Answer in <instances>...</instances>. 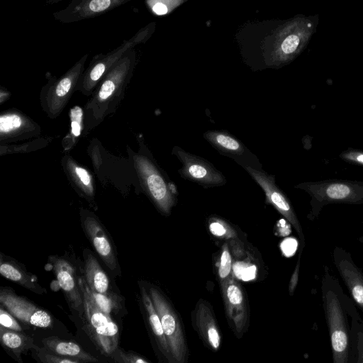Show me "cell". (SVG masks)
<instances>
[{
	"label": "cell",
	"mask_w": 363,
	"mask_h": 363,
	"mask_svg": "<svg viewBox=\"0 0 363 363\" xmlns=\"http://www.w3.org/2000/svg\"><path fill=\"white\" fill-rule=\"evenodd\" d=\"M321 296L333 362L349 363L351 326L360 315L354 301L344 292L339 280L328 266H325L322 277Z\"/></svg>",
	"instance_id": "cell-1"
},
{
	"label": "cell",
	"mask_w": 363,
	"mask_h": 363,
	"mask_svg": "<svg viewBox=\"0 0 363 363\" xmlns=\"http://www.w3.org/2000/svg\"><path fill=\"white\" fill-rule=\"evenodd\" d=\"M133 67V57L123 56L101 79L84 107V134L116 111L125 96Z\"/></svg>",
	"instance_id": "cell-2"
},
{
	"label": "cell",
	"mask_w": 363,
	"mask_h": 363,
	"mask_svg": "<svg viewBox=\"0 0 363 363\" xmlns=\"http://www.w3.org/2000/svg\"><path fill=\"white\" fill-rule=\"evenodd\" d=\"M295 188L303 190L310 196V211L307 218L317 219L323 208L330 204H363V182L345 179H325L298 184Z\"/></svg>",
	"instance_id": "cell-3"
},
{
	"label": "cell",
	"mask_w": 363,
	"mask_h": 363,
	"mask_svg": "<svg viewBox=\"0 0 363 363\" xmlns=\"http://www.w3.org/2000/svg\"><path fill=\"white\" fill-rule=\"evenodd\" d=\"M82 276L78 277L84 300L83 313L79 316L84 330L100 353L111 357L119 345V329L111 318L94 302L84 285Z\"/></svg>",
	"instance_id": "cell-4"
},
{
	"label": "cell",
	"mask_w": 363,
	"mask_h": 363,
	"mask_svg": "<svg viewBox=\"0 0 363 363\" xmlns=\"http://www.w3.org/2000/svg\"><path fill=\"white\" fill-rule=\"evenodd\" d=\"M135 162L147 195L162 213L170 214L179 195L176 184L150 152L138 155Z\"/></svg>",
	"instance_id": "cell-5"
},
{
	"label": "cell",
	"mask_w": 363,
	"mask_h": 363,
	"mask_svg": "<svg viewBox=\"0 0 363 363\" xmlns=\"http://www.w3.org/2000/svg\"><path fill=\"white\" fill-rule=\"evenodd\" d=\"M147 291L159 315L174 362H186L188 350L183 328L177 313L157 287L151 285L147 288Z\"/></svg>",
	"instance_id": "cell-6"
},
{
	"label": "cell",
	"mask_w": 363,
	"mask_h": 363,
	"mask_svg": "<svg viewBox=\"0 0 363 363\" xmlns=\"http://www.w3.org/2000/svg\"><path fill=\"white\" fill-rule=\"evenodd\" d=\"M244 169L263 190L266 202L271 204L297 233L301 242L298 256V258H301L306 245L303 228L289 199L276 184L275 177L267 173L263 169H255L249 166Z\"/></svg>",
	"instance_id": "cell-7"
},
{
	"label": "cell",
	"mask_w": 363,
	"mask_h": 363,
	"mask_svg": "<svg viewBox=\"0 0 363 363\" xmlns=\"http://www.w3.org/2000/svg\"><path fill=\"white\" fill-rule=\"evenodd\" d=\"M85 60L86 57L57 81L49 83L41 91V106L50 118H55L60 114L76 90L83 74Z\"/></svg>",
	"instance_id": "cell-8"
},
{
	"label": "cell",
	"mask_w": 363,
	"mask_h": 363,
	"mask_svg": "<svg viewBox=\"0 0 363 363\" xmlns=\"http://www.w3.org/2000/svg\"><path fill=\"white\" fill-rule=\"evenodd\" d=\"M172 153L182 163L178 173L184 179L205 188L221 186L227 183L224 174L207 160L177 145L173 147Z\"/></svg>",
	"instance_id": "cell-9"
},
{
	"label": "cell",
	"mask_w": 363,
	"mask_h": 363,
	"mask_svg": "<svg viewBox=\"0 0 363 363\" xmlns=\"http://www.w3.org/2000/svg\"><path fill=\"white\" fill-rule=\"evenodd\" d=\"M0 305L24 325L42 328L53 326L52 317L48 312L16 294L12 289L1 287Z\"/></svg>",
	"instance_id": "cell-10"
},
{
	"label": "cell",
	"mask_w": 363,
	"mask_h": 363,
	"mask_svg": "<svg viewBox=\"0 0 363 363\" xmlns=\"http://www.w3.org/2000/svg\"><path fill=\"white\" fill-rule=\"evenodd\" d=\"M84 233L94 250L112 273L121 274L115 246L97 217L86 210L81 211Z\"/></svg>",
	"instance_id": "cell-11"
},
{
	"label": "cell",
	"mask_w": 363,
	"mask_h": 363,
	"mask_svg": "<svg viewBox=\"0 0 363 363\" xmlns=\"http://www.w3.org/2000/svg\"><path fill=\"white\" fill-rule=\"evenodd\" d=\"M203 138L220 155L233 159L243 169L248 166L262 169L258 157L227 130H207L203 133Z\"/></svg>",
	"instance_id": "cell-12"
},
{
	"label": "cell",
	"mask_w": 363,
	"mask_h": 363,
	"mask_svg": "<svg viewBox=\"0 0 363 363\" xmlns=\"http://www.w3.org/2000/svg\"><path fill=\"white\" fill-rule=\"evenodd\" d=\"M220 288L229 324L237 335H242L249 320L248 306L244 291L232 275L220 282Z\"/></svg>",
	"instance_id": "cell-13"
},
{
	"label": "cell",
	"mask_w": 363,
	"mask_h": 363,
	"mask_svg": "<svg viewBox=\"0 0 363 363\" xmlns=\"http://www.w3.org/2000/svg\"><path fill=\"white\" fill-rule=\"evenodd\" d=\"M142 35L141 33H138L137 36L135 35L130 40L126 41L115 52L93 63L81 76L76 91H79L86 96L92 95L104 75L123 57V54L128 50L141 40Z\"/></svg>",
	"instance_id": "cell-14"
},
{
	"label": "cell",
	"mask_w": 363,
	"mask_h": 363,
	"mask_svg": "<svg viewBox=\"0 0 363 363\" xmlns=\"http://www.w3.org/2000/svg\"><path fill=\"white\" fill-rule=\"evenodd\" d=\"M333 261L347 286L351 298L363 312V272L354 262L350 252L335 246Z\"/></svg>",
	"instance_id": "cell-15"
},
{
	"label": "cell",
	"mask_w": 363,
	"mask_h": 363,
	"mask_svg": "<svg viewBox=\"0 0 363 363\" xmlns=\"http://www.w3.org/2000/svg\"><path fill=\"white\" fill-rule=\"evenodd\" d=\"M49 261L69 306L80 316L83 313L84 300L73 266L69 261L58 256H50Z\"/></svg>",
	"instance_id": "cell-16"
},
{
	"label": "cell",
	"mask_w": 363,
	"mask_h": 363,
	"mask_svg": "<svg viewBox=\"0 0 363 363\" xmlns=\"http://www.w3.org/2000/svg\"><path fill=\"white\" fill-rule=\"evenodd\" d=\"M40 132L39 126L19 111H6L0 116L1 141L26 139L38 135Z\"/></svg>",
	"instance_id": "cell-17"
},
{
	"label": "cell",
	"mask_w": 363,
	"mask_h": 363,
	"mask_svg": "<svg viewBox=\"0 0 363 363\" xmlns=\"http://www.w3.org/2000/svg\"><path fill=\"white\" fill-rule=\"evenodd\" d=\"M140 291L143 311L157 349L168 362H174L159 315L154 306L150 294L147 289L141 284H140Z\"/></svg>",
	"instance_id": "cell-18"
},
{
	"label": "cell",
	"mask_w": 363,
	"mask_h": 363,
	"mask_svg": "<svg viewBox=\"0 0 363 363\" xmlns=\"http://www.w3.org/2000/svg\"><path fill=\"white\" fill-rule=\"evenodd\" d=\"M194 314L196 330L203 341L212 350H217L220 344V335L212 311L205 301L200 300Z\"/></svg>",
	"instance_id": "cell-19"
},
{
	"label": "cell",
	"mask_w": 363,
	"mask_h": 363,
	"mask_svg": "<svg viewBox=\"0 0 363 363\" xmlns=\"http://www.w3.org/2000/svg\"><path fill=\"white\" fill-rule=\"evenodd\" d=\"M0 273L4 278L33 293L38 295L47 294L35 275L28 272L17 262L5 257L2 253L0 257Z\"/></svg>",
	"instance_id": "cell-20"
},
{
	"label": "cell",
	"mask_w": 363,
	"mask_h": 363,
	"mask_svg": "<svg viewBox=\"0 0 363 363\" xmlns=\"http://www.w3.org/2000/svg\"><path fill=\"white\" fill-rule=\"evenodd\" d=\"M62 164L68 179L74 185V189L79 191V194L88 201L93 200L94 187L89 172L67 156L63 158Z\"/></svg>",
	"instance_id": "cell-21"
},
{
	"label": "cell",
	"mask_w": 363,
	"mask_h": 363,
	"mask_svg": "<svg viewBox=\"0 0 363 363\" xmlns=\"http://www.w3.org/2000/svg\"><path fill=\"white\" fill-rule=\"evenodd\" d=\"M43 347L55 354L76 359L82 363L98 362V359L88 353L78 344L62 340L56 336H50L42 339Z\"/></svg>",
	"instance_id": "cell-22"
},
{
	"label": "cell",
	"mask_w": 363,
	"mask_h": 363,
	"mask_svg": "<svg viewBox=\"0 0 363 363\" xmlns=\"http://www.w3.org/2000/svg\"><path fill=\"white\" fill-rule=\"evenodd\" d=\"M83 256L84 259V278L88 286L99 293L110 291L109 278L94 254L89 249H85L83 252Z\"/></svg>",
	"instance_id": "cell-23"
},
{
	"label": "cell",
	"mask_w": 363,
	"mask_h": 363,
	"mask_svg": "<svg viewBox=\"0 0 363 363\" xmlns=\"http://www.w3.org/2000/svg\"><path fill=\"white\" fill-rule=\"evenodd\" d=\"M0 342L1 345L20 362L22 353L28 350H36L39 348L30 336L2 325H0Z\"/></svg>",
	"instance_id": "cell-24"
},
{
	"label": "cell",
	"mask_w": 363,
	"mask_h": 363,
	"mask_svg": "<svg viewBox=\"0 0 363 363\" xmlns=\"http://www.w3.org/2000/svg\"><path fill=\"white\" fill-rule=\"evenodd\" d=\"M84 285L96 305L108 315H119L125 311L124 298L113 292L99 293L91 289L87 284L84 277Z\"/></svg>",
	"instance_id": "cell-25"
},
{
	"label": "cell",
	"mask_w": 363,
	"mask_h": 363,
	"mask_svg": "<svg viewBox=\"0 0 363 363\" xmlns=\"http://www.w3.org/2000/svg\"><path fill=\"white\" fill-rule=\"evenodd\" d=\"M350 362L363 363V319L355 318L351 326Z\"/></svg>",
	"instance_id": "cell-26"
},
{
	"label": "cell",
	"mask_w": 363,
	"mask_h": 363,
	"mask_svg": "<svg viewBox=\"0 0 363 363\" xmlns=\"http://www.w3.org/2000/svg\"><path fill=\"white\" fill-rule=\"evenodd\" d=\"M128 0H86L77 8L81 16L87 17L109 10Z\"/></svg>",
	"instance_id": "cell-27"
},
{
	"label": "cell",
	"mask_w": 363,
	"mask_h": 363,
	"mask_svg": "<svg viewBox=\"0 0 363 363\" xmlns=\"http://www.w3.org/2000/svg\"><path fill=\"white\" fill-rule=\"evenodd\" d=\"M71 130L70 133L67 135L63 141L64 148L69 149L76 143V140L82 133V129H84V111L82 108L76 106L70 110Z\"/></svg>",
	"instance_id": "cell-28"
},
{
	"label": "cell",
	"mask_w": 363,
	"mask_h": 363,
	"mask_svg": "<svg viewBox=\"0 0 363 363\" xmlns=\"http://www.w3.org/2000/svg\"><path fill=\"white\" fill-rule=\"evenodd\" d=\"M35 352L38 361L43 363H82L79 360L61 356L47 350L44 347H39Z\"/></svg>",
	"instance_id": "cell-29"
},
{
	"label": "cell",
	"mask_w": 363,
	"mask_h": 363,
	"mask_svg": "<svg viewBox=\"0 0 363 363\" xmlns=\"http://www.w3.org/2000/svg\"><path fill=\"white\" fill-rule=\"evenodd\" d=\"M110 358L116 363H149L150 361L138 354L126 352L118 347Z\"/></svg>",
	"instance_id": "cell-30"
},
{
	"label": "cell",
	"mask_w": 363,
	"mask_h": 363,
	"mask_svg": "<svg viewBox=\"0 0 363 363\" xmlns=\"http://www.w3.org/2000/svg\"><path fill=\"white\" fill-rule=\"evenodd\" d=\"M232 259L227 245H223L218 266L220 281H223L231 276Z\"/></svg>",
	"instance_id": "cell-31"
},
{
	"label": "cell",
	"mask_w": 363,
	"mask_h": 363,
	"mask_svg": "<svg viewBox=\"0 0 363 363\" xmlns=\"http://www.w3.org/2000/svg\"><path fill=\"white\" fill-rule=\"evenodd\" d=\"M11 313L0 305V325L16 331L23 332L24 328Z\"/></svg>",
	"instance_id": "cell-32"
},
{
	"label": "cell",
	"mask_w": 363,
	"mask_h": 363,
	"mask_svg": "<svg viewBox=\"0 0 363 363\" xmlns=\"http://www.w3.org/2000/svg\"><path fill=\"white\" fill-rule=\"evenodd\" d=\"M340 157L346 162L363 166V150L349 147L340 154Z\"/></svg>",
	"instance_id": "cell-33"
},
{
	"label": "cell",
	"mask_w": 363,
	"mask_h": 363,
	"mask_svg": "<svg viewBox=\"0 0 363 363\" xmlns=\"http://www.w3.org/2000/svg\"><path fill=\"white\" fill-rule=\"evenodd\" d=\"M210 229L212 233L218 236H222L226 233L225 223L217 218H213V221L210 223Z\"/></svg>",
	"instance_id": "cell-34"
},
{
	"label": "cell",
	"mask_w": 363,
	"mask_h": 363,
	"mask_svg": "<svg viewBox=\"0 0 363 363\" xmlns=\"http://www.w3.org/2000/svg\"><path fill=\"white\" fill-rule=\"evenodd\" d=\"M300 266H301V258L298 259V261L296 264V267L294 271V273L291 275L290 282H289V293L291 295H293L295 289L296 287L298 277H299V272H300Z\"/></svg>",
	"instance_id": "cell-35"
},
{
	"label": "cell",
	"mask_w": 363,
	"mask_h": 363,
	"mask_svg": "<svg viewBox=\"0 0 363 363\" xmlns=\"http://www.w3.org/2000/svg\"><path fill=\"white\" fill-rule=\"evenodd\" d=\"M152 11L157 15H164L168 11V9L164 4L156 2L152 6Z\"/></svg>",
	"instance_id": "cell-36"
},
{
	"label": "cell",
	"mask_w": 363,
	"mask_h": 363,
	"mask_svg": "<svg viewBox=\"0 0 363 363\" xmlns=\"http://www.w3.org/2000/svg\"><path fill=\"white\" fill-rule=\"evenodd\" d=\"M357 240L359 242L363 244V235L359 236Z\"/></svg>",
	"instance_id": "cell-37"
},
{
	"label": "cell",
	"mask_w": 363,
	"mask_h": 363,
	"mask_svg": "<svg viewBox=\"0 0 363 363\" xmlns=\"http://www.w3.org/2000/svg\"><path fill=\"white\" fill-rule=\"evenodd\" d=\"M362 223H363V220H362Z\"/></svg>",
	"instance_id": "cell-38"
}]
</instances>
